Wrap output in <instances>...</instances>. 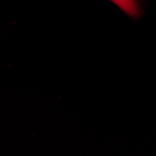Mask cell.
Here are the masks:
<instances>
[{"label":"cell","mask_w":156,"mask_h":156,"mask_svg":"<svg viewBox=\"0 0 156 156\" xmlns=\"http://www.w3.org/2000/svg\"><path fill=\"white\" fill-rule=\"evenodd\" d=\"M111 1L130 16L135 17L138 14V8L135 0H111Z\"/></svg>","instance_id":"1"}]
</instances>
